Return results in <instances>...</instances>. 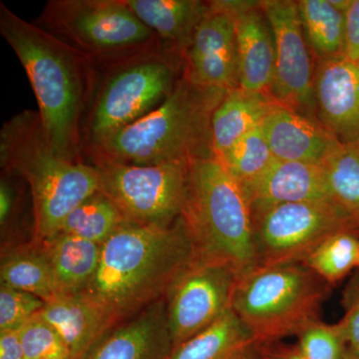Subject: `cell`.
I'll return each instance as SVG.
<instances>
[{
    "label": "cell",
    "mask_w": 359,
    "mask_h": 359,
    "mask_svg": "<svg viewBox=\"0 0 359 359\" xmlns=\"http://www.w3.org/2000/svg\"><path fill=\"white\" fill-rule=\"evenodd\" d=\"M198 259L183 219L168 226L128 223L102 245L95 276L81 292L115 325L166 299Z\"/></svg>",
    "instance_id": "1"
},
{
    "label": "cell",
    "mask_w": 359,
    "mask_h": 359,
    "mask_svg": "<svg viewBox=\"0 0 359 359\" xmlns=\"http://www.w3.org/2000/svg\"><path fill=\"white\" fill-rule=\"evenodd\" d=\"M0 32L20 59L36 97L39 113L54 152L84 161L83 124L95 66L88 59L0 2Z\"/></svg>",
    "instance_id": "2"
},
{
    "label": "cell",
    "mask_w": 359,
    "mask_h": 359,
    "mask_svg": "<svg viewBox=\"0 0 359 359\" xmlns=\"http://www.w3.org/2000/svg\"><path fill=\"white\" fill-rule=\"evenodd\" d=\"M226 92L198 84L185 68L164 102L85 151L84 157L89 163L148 166L215 156L212 116Z\"/></svg>",
    "instance_id": "3"
},
{
    "label": "cell",
    "mask_w": 359,
    "mask_h": 359,
    "mask_svg": "<svg viewBox=\"0 0 359 359\" xmlns=\"http://www.w3.org/2000/svg\"><path fill=\"white\" fill-rule=\"evenodd\" d=\"M0 164L2 171L27 184L32 238L37 242L57 235L70 212L101 190L95 166L69 162L54 152L35 111H22L4 123L0 131Z\"/></svg>",
    "instance_id": "4"
},
{
    "label": "cell",
    "mask_w": 359,
    "mask_h": 359,
    "mask_svg": "<svg viewBox=\"0 0 359 359\" xmlns=\"http://www.w3.org/2000/svg\"><path fill=\"white\" fill-rule=\"evenodd\" d=\"M181 218L200 259L231 264L240 276L256 268L249 201L243 186L216 156L191 160Z\"/></svg>",
    "instance_id": "5"
},
{
    "label": "cell",
    "mask_w": 359,
    "mask_h": 359,
    "mask_svg": "<svg viewBox=\"0 0 359 359\" xmlns=\"http://www.w3.org/2000/svg\"><path fill=\"white\" fill-rule=\"evenodd\" d=\"M185 68L183 56L161 42L117 62L95 66L83 124L84 153L155 110L172 93Z\"/></svg>",
    "instance_id": "6"
},
{
    "label": "cell",
    "mask_w": 359,
    "mask_h": 359,
    "mask_svg": "<svg viewBox=\"0 0 359 359\" xmlns=\"http://www.w3.org/2000/svg\"><path fill=\"white\" fill-rule=\"evenodd\" d=\"M330 285L304 263L256 266L238 278L231 309L257 344L299 335L318 320Z\"/></svg>",
    "instance_id": "7"
},
{
    "label": "cell",
    "mask_w": 359,
    "mask_h": 359,
    "mask_svg": "<svg viewBox=\"0 0 359 359\" xmlns=\"http://www.w3.org/2000/svg\"><path fill=\"white\" fill-rule=\"evenodd\" d=\"M35 23L95 66L117 62L161 42L124 0H50Z\"/></svg>",
    "instance_id": "8"
},
{
    "label": "cell",
    "mask_w": 359,
    "mask_h": 359,
    "mask_svg": "<svg viewBox=\"0 0 359 359\" xmlns=\"http://www.w3.org/2000/svg\"><path fill=\"white\" fill-rule=\"evenodd\" d=\"M257 266L302 263L339 231L359 226L334 200L287 203L252 212Z\"/></svg>",
    "instance_id": "9"
},
{
    "label": "cell",
    "mask_w": 359,
    "mask_h": 359,
    "mask_svg": "<svg viewBox=\"0 0 359 359\" xmlns=\"http://www.w3.org/2000/svg\"><path fill=\"white\" fill-rule=\"evenodd\" d=\"M190 162L159 165L89 163L97 168L101 191L117 205L129 223L168 226L181 218L188 193Z\"/></svg>",
    "instance_id": "10"
},
{
    "label": "cell",
    "mask_w": 359,
    "mask_h": 359,
    "mask_svg": "<svg viewBox=\"0 0 359 359\" xmlns=\"http://www.w3.org/2000/svg\"><path fill=\"white\" fill-rule=\"evenodd\" d=\"M238 278L231 264L200 257L187 269L166 297L175 347L231 309Z\"/></svg>",
    "instance_id": "11"
},
{
    "label": "cell",
    "mask_w": 359,
    "mask_h": 359,
    "mask_svg": "<svg viewBox=\"0 0 359 359\" xmlns=\"http://www.w3.org/2000/svg\"><path fill=\"white\" fill-rule=\"evenodd\" d=\"M275 42V73L271 95L275 102L316 118L314 72L297 1H261Z\"/></svg>",
    "instance_id": "12"
},
{
    "label": "cell",
    "mask_w": 359,
    "mask_h": 359,
    "mask_svg": "<svg viewBox=\"0 0 359 359\" xmlns=\"http://www.w3.org/2000/svg\"><path fill=\"white\" fill-rule=\"evenodd\" d=\"M184 52L186 70L202 86L230 91L238 87L235 16L218 1H209Z\"/></svg>",
    "instance_id": "13"
},
{
    "label": "cell",
    "mask_w": 359,
    "mask_h": 359,
    "mask_svg": "<svg viewBox=\"0 0 359 359\" xmlns=\"http://www.w3.org/2000/svg\"><path fill=\"white\" fill-rule=\"evenodd\" d=\"M174 348L164 299L106 330L81 359H170Z\"/></svg>",
    "instance_id": "14"
},
{
    "label": "cell",
    "mask_w": 359,
    "mask_h": 359,
    "mask_svg": "<svg viewBox=\"0 0 359 359\" xmlns=\"http://www.w3.org/2000/svg\"><path fill=\"white\" fill-rule=\"evenodd\" d=\"M314 101L316 118L341 143L359 141V62L344 56L318 61Z\"/></svg>",
    "instance_id": "15"
},
{
    "label": "cell",
    "mask_w": 359,
    "mask_h": 359,
    "mask_svg": "<svg viewBox=\"0 0 359 359\" xmlns=\"http://www.w3.org/2000/svg\"><path fill=\"white\" fill-rule=\"evenodd\" d=\"M261 129L276 159L323 165L341 142L316 117L276 102Z\"/></svg>",
    "instance_id": "16"
},
{
    "label": "cell",
    "mask_w": 359,
    "mask_h": 359,
    "mask_svg": "<svg viewBox=\"0 0 359 359\" xmlns=\"http://www.w3.org/2000/svg\"><path fill=\"white\" fill-rule=\"evenodd\" d=\"M242 186L252 212L287 203L334 200L325 168L311 163L275 158L263 173Z\"/></svg>",
    "instance_id": "17"
},
{
    "label": "cell",
    "mask_w": 359,
    "mask_h": 359,
    "mask_svg": "<svg viewBox=\"0 0 359 359\" xmlns=\"http://www.w3.org/2000/svg\"><path fill=\"white\" fill-rule=\"evenodd\" d=\"M238 88L269 95L275 73V42L261 1L235 15Z\"/></svg>",
    "instance_id": "18"
},
{
    "label": "cell",
    "mask_w": 359,
    "mask_h": 359,
    "mask_svg": "<svg viewBox=\"0 0 359 359\" xmlns=\"http://www.w3.org/2000/svg\"><path fill=\"white\" fill-rule=\"evenodd\" d=\"M42 318L65 340L73 359H81L87 351L115 323L105 311L81 294H59L45 302Z\"/></svg>",
    "instance_id": "19"
},
{
    "label": "cell",
    "mask_w": 359,
    "mask_h": 359,
    "mask_svg": "<svg viewBox=\"0 0 359 359\" xmlns=\"http://www.w3.org/2000/svg\"><path fill=\"white\" fill-rule=\"evenodd\" d=\"M161 43L183 56L194 32L209 11V1L200 0H124Z\"/></svg>",
    "instance_id": "20"
},
{
    "label": "cell",
    "mask_w": 359,
    "mask_h": 359,
    "mask_svg": "<svg viewBox=\"0 0 359 359\" xmlns=\"http://www.w3.org/2000/svg\"><path fill=\"white\" fill-rule=\"evenodd\" d=\"M275 101L241 88L226 92L212 116V152L221 157L245 135L257 128Z\"/></svg>",
    "instance_id": "21"
},
{
    "label": "cell",
    "mask_w": 359,
    "mask_h": 359,
    "mask_svg": "<svg viewBox=\"0 0 359 359\" xmlns=\"http://www.w3.org/2000/svg\"><path fill=\"white\" fill-rule=\"evenodd\" d=\"M41 243L48 256L57 295L81 292L98 269L102 245L65 233H57Z\"/></svg>",
    "instance_id": "22"
},
{
    "label": "cell",
    "mask_w": 359,
    "mask_h": 359,
    "mask_svg": "<svg viewBox=\"0 0 359 359\" xmlns=\"http://www.w3.org/2000/svg\"><path fill=\"white\" fill-rule=\"evenodd\" d=\"M0 283L36 295L45 302L57 297L43 243L32 238L27 244L4 245Z\"/></svg>",
    "instance_id": "23"
},
{
    "label": "cell",
    "mask_w": 359,
    "mask_h": 359,
    "mask_svg": "<svg viewBox=\"0 0 359 359\" xmlns=\"http://www.w3.org/2000/svg\"><path fill=\"white\" fill-rule=\"evenodd\" d=\"M257 344L233 309L175 347L170 359H238Z\"/></svg>",
    "instance_id": "24"
},
{
    "label": "cell",
    "mask_w": 359,
    "mask_h": 359,
    "mask_svg": "<svg viewBox=\"0 0 359 359\" xmlns=\"http://www.w3.org/2000/svg\"><path fill=\"white\" fill-rule=\"evenodd\" d=\"M302 29L309 49L320 61L344 56L346 14L330 0L297 1Z\"/></svg>",
    "instance_id": "25"
},
{
    "label": "cell",
    "mask_w": 359,
    "mask_h": 359,
    "mask_svg": "<svg viewBox=\"0 0 359 359\" xmlns=\"http://www.w3.org/2000/svg\"><path fill=\"white\" fill-rule=\"evenodd\" d=\"M128 223L117 205L100 190L70 212L58 233L103 245Z\"/></svg>",
    "instance_id": "26"
},
{
    "label": "cell",
    "mask_w": 359,
    "mask_h": 359,
    "mask_svg": "<svg viewBox=\"0 0 359 359\" xmlns=\"http://www.w3.org/2000/svg\"><path fill=\"white\" fill-rule=\"evenodd\" d=\"M323 166L332 199L359 226V141L340 144Z\"/></svg>",
    "instance_id": "27"
},
{
    "label": "cell",
    "mask_w": 359,
    "mask_h": 359,
    "mask_svg": "<svg viewBox=\"0 0 359 359\" xmlns=\"http://www.w3.org/2000/svg\"><path fill=\"white\" fill-rule=\"evenodd\" d=\"M358 231H339L321 243L302 263L332 285L358 266Z\"/></svg>",
    "instance_id": "28"
},
{
    "label": "cell",
    "mask_w": 359,
    "mask_h": 359,
    "mask_svg": "<svg viewBox=\"0 0 359 359\" xmlns=\"http://www.w3.org/2000/svg\"><path fill=\"white\" fill-rule=\"evenodd\" d=\"M218 159L226 171L243 185L263 173L275 157L259 125Z\"/></svg>",
    "instance_id": "29"
},
{
    "label": "cell",
    "mask_w": 359,
    "mask_h": 359,
    "mask_svg": "<svg viewBox=\"0 0 359 359\" xmlns=\"http://www.w3.org/2000/svg\"><path fill=\"white\" fill-rule=\"evenodd\" d=\"M18 334L25 359H73L65 340L40 313L28 320Z\"/></svg>",
    "instance_id": "30"
},
{
    "label": "cell",
    "mask_w": 359,
    "mask_h": 359,
    "mask_svg": "<svg viewBox=\"0 0 359 359\" xmlns=\"http://www.w3.org/2000/svg\"><path fill=\"white\" fill-rule=\"evenodd\" d=\"M297 346L306 359H342L348 348L340 323L327 325L318 320L297 335Z\"/></svg>",
    "instance_id": "31"
},
{
    "label": "cell",
    "mask_w": 359,
    "mask_h": 359,
    "mask_svg": "<svg viewBox=\"0 0 359 359\" xmlns=\"http://www.w3.org/2000/svg\"><path fill=\"white\" fill-rule=\"evenodd\" d=\"M44 304L36 295L0 283V332L20 330Z\"/></svg>",
    "instance_id": "32"
},
{
    "label": "cell",
    "mask_w": 359,
    "mask_h": 359,
    "mask_svg": "<svg viewBox=\"0 0 359 359\" xmlns=\"http://www.w3.org/2000/svg\"><path fill=\"white\" fill-rule=\"evenodd\" d=\"M20 177L2 171L0 180V228L2 240L13 231L20 212Z\"/></svg>",
    "instance_id": "33"
},
{
    "label": "cell",
    "mask_w": 359,
    "mask_h": 359,
    "mask_svg": "<svg viewBox=\"0 0 359 359\" xmlns=\"http://www.w3.org/2000/svg\"><path fill=\"white\" fill-rule=\"evenodd\" d=\"M346 302V316L339 323L349 348L359 353V283L347 294Z\"/></svg>",
    "instance_id": "34"
},
{
    "label": "cell",
    "mask_w": 359,
    "mask_h": 359,
    "mask_svg": "<svg viewBox=\"0 0 359 359\" xmlns=\"http://www.w3.org/2000/svg\"><path fill=\"white\" fill-rule=\"evenodd\" d=\"M344 57L359 62V0H353L346 13Z\"/></svg>",
    "instance_id": "35"
},
{
    "label": "cell",
    "mask_w": 359,
    "mask_h": 359,
    "mask_svg": "<svg viewBox=\"0 0 359 359\" xmlns=\"http://www.w3.org/2000/svg\"><path fill=\"white\" fill-rule=\"evenodd\" d=\"M0 359H25L18 330L0 332Z\"/></svg>",
    "instance_id": "36"
},
{
    "label": "cell",
    "mask_w": 359,
    "mask_h": 359,
    "mask_svg": "<svg viewBox=\"0 0 359 359\" xmlns=\"http://www.w3.org/2000/svg\"><path fill=\"white\" fill-rule=\"evenodd\" d=\"M276 342L259 344L261 353L266 359H306L299 353L297 346H289Z\"/></svg>",
    "instance_id": "37"
},
{
    "label": "cell",
    "mask_w": 359,
    "mask_h": 359,
    "mask_svg": "<svg viewBox=\"0 0 359 359\" xmlns=\"http://www.w3.org/2000/svg\"><path fill=\"white\" fill-rule=\"evenodd\" d=\"M238 359H266L263 355V353H261V349H259V344H255L254 346H250L248 351H245L242 355L240 356Z\"/></svg>",
    "instance_id": "38"
},
{
    "label": "cell",
    "mask_w": 359,
    "mask_h": 359,
    "mask_svg": "<svg viewBox=\"0 0 359 359\" xmlns=\"http://www.w3.org/2000/svg\"><path fill=\"white\" fill-rule=\"evenodd\" d=\"M353 0H330V4L335 9L344 14L348 11L349 7L353 4Z\"/></svg>",
    "instance_id": "39"
},
{
    "label": "cell",
    "mask_w": 359,
    "mask_h": 359,
    "mask_svg": "<svg viewBox=\"0 0 359 359\" xmlns=\"http://www.w3.org/2000/svg\"><path fill=\"white\" fill-rule=\"evenodd\" d=\"M342 359H359V353L348 347L346 354H344V358Z\"/></svg>",
    "instance_id": "40"
},
{
    "label": "cell",
    "mask_w": 359,
    "mask_h": 359,
    "mask_svg": "<svg viewBox=\"0 0 359 359\" xmlns=\"http://www.w3.org/2000/svg\"><path fill=\"white\" fill-rule=\"evenodd\" d=\"M358 268L359 269V256H358Z\"/></svg>",
    "instance_id": "41"
}]
</instances>
